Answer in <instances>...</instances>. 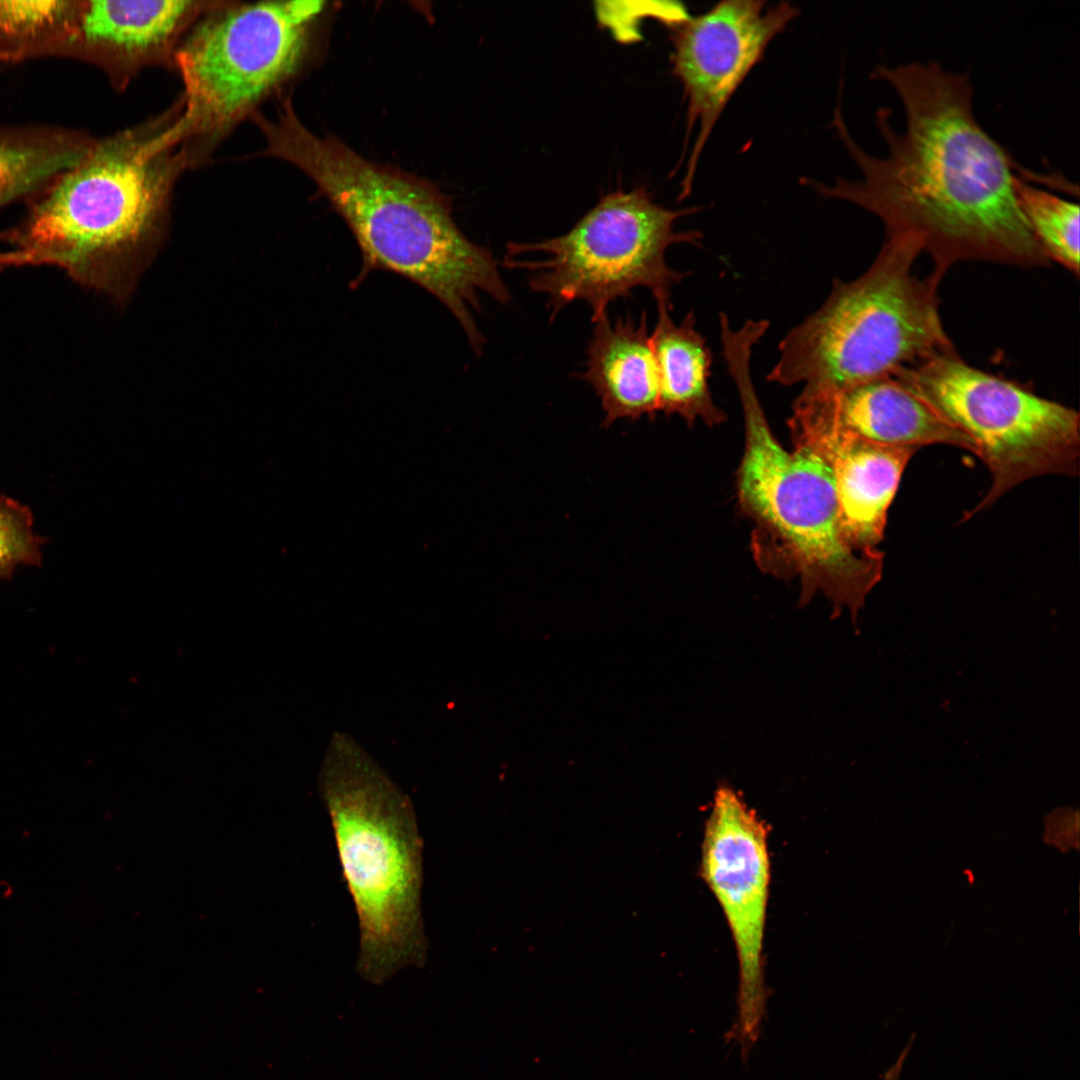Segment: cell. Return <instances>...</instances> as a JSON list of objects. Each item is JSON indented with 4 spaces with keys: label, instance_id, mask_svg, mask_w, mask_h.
I'll return each mask as SVG.
<instances>
[{
    "label": "cell",
    "instance_id": "cell-1",
    "mask_svg": "<svg viewBox=\"0 0 1080 1080\" xmlns=\"http://www.w3.org/2000/svg\"><path fill=\"white\" fill-rule=\"evenodd\" d=\"M871 76L896 91L905 130L896 131L892 110L880 107L875 120L887 154L871 155L854 140L837 106L832 125L861 178L805 184L824 199L873 213L887 235L919 240L933 259L932 273L941 278L958 261L1048 264L1015 191L1017 176L1031 170L1019 166L978 122L969 73L929 61L879 64Z\"/></svg>",
    "mask_w": 1080,
    "mask_h": 1080
},
{
    "label": "cell",
    "instance_id": "cell-2",
    "mask_svg": "<svg viewBox=\"0 0 1080 1080\" xmlns=\"http://www.w3.org/2000/svg\"><path fill=\"white\" fill-rule=\"evenodd\" d=\"M182 101L135 127L96 138L89 153L30 200L0 233V267L54 266L125 298L160 240L186 168Z\"/></svg>",
    "mask_w": 1080,
    "mask_h": 1080
},
{
    "label": "cell",
    "instance_id": "cell-3",
    "mask_svg": "<svg viewBox=\"0 0 1080 1080\" xmlns=\"http://www.w3.org/2000/svg\"><path fill=\"white\" fill-rule=\"evenodd\" d=\"M263 154L306 173L350 228L365 274L387 270L441 301L480 353L484 336L473 315L479 296L510 298L492 252L469 240L431 184L372 163L333 137H319L291 106L265 123Z\"/></svg>",
    "mask_w": 1080,
    "mask_h": 1080
},
{
    "label": "cell",
    "instance_id": "cell-4",
    "mask_svg": "<svg viewBox=\"0 0 1080 1080\" xmlns=\"http://www.w3.org/2000/svg\"><path fill=\"white\" fill-rule=\"evenodd\" d=\"M721 344L744 418L736 487L739 506L754 524V559L766 573L798 579L802 606L821 593L832 604L833 618L846 608L857 625L867 595L882 577L884 555L860 550L846 537L828 464L804 445L787 451L773 435L752 378L754 340L734 334Z\"/></svg>",
    "mask_w": 1080,
    "mask_h": 1080
},
{
    "label": "cell",
    "instance_id": "cell-5",
    "mask_svg": "<svg viewBox=\"0 0 1080 1080\" xmlns=\"http://www.w3.org/2000/svg\"><path fill=\"white\" fill-rule=\"evenodd\" d=\"M318 779L358 916L356 968L366 981L382 984L427 957L416 814L409 797L344 733L331 738Z\"/></svg>",
    "mask_w": 1080,
    "mask_h": 1080
},
{
    "label": "cell",
    "instance_id": "cell-6",
    "mask_svg": "<svg viewBox=\"0 0 1080 1080\" xmlns=\"http://www.w3.org/2000/svg\"><path fill=\"white\" fill-rule=\"evenodd\" d=\"M922 251L912 236L887 235L862 275L834 279L823 304L780 341L767 380L840 390L955 351L939 315L942 278L912 270Z\"/></svg>",
    "mask_w": 1080,
    "mask_h": 1080
},
{
    "label": "cell",
    "instance_id": "cell-7",
    "mask_svg": "<svg viewBox=\"0 0 1080 1080\" xmlns=\"http://www.w3.org/2000/svg\"><path fill=\"white\" fill-rule=\"evenodd\" d=\"M324 1H220L179 44L174 68L184 93L182 151L188 168L206 162L257 106L293 75Z\"/></svg>",
    "mask_w": 1080,
    "mask_h": 1080
},
{
    "label": "cell",
    "instance_id": "cell-8",
    "mask_svg": "<svg viewBox=\"0 0 1080 1080\" xmlns=\"http://www.w3.org/2000/svg\"><path fill=\"white\" fill-rule=\"evenodd\" d=\"M698 210L665 208L645 187L614 191L564 234L511 242L505 265L527 273L530 290L546 297L551 319L583 301L594 322L637 288L649 290L657 303L671 304L672 289L688 273L671 268L666 253L675 244L700 245L701 232L676 230L679 218Z\"/></svg>",
    "mask_w": 1080,
    "mask_h": 1080
},
{
    "label": "cell",
    "instance_id": "cell-9",
    "mask_svg": "<svg viewBox=\"0 0 1080 1080\" xmlns=\"http://www.w3.org/2000/svg\"><path fill=\"white\" fill-rule=\"evenodd\" d=\"M912 392L975 444L991 486L964 519L1031 478L1078 473L1076 410L965 363L955 351L896 371Z\"/></svg>",
    "mask_w": 1080,
    "mask_h": 1080
},
{
    "label": "cell",
    "instance_id": "cell-10",
    "mask_svg": "<svg viewBox=\"0 0 1080 1080\" xmlns=\"http://www.w3.org/2000/svg\"><path fill=\"white\" fill-rule=\"evenodd\" d=\"M700 872L728 923L738 960L736 1016L726 1032L746 1062L767 1014L763 944L769 897L767 830L729 785L715 791L706 820Z\"/></svg>",
    "mask_w": 1080,
    "mask_h": 1080
},
{
    "label": "cell",
    "instance_id": "cell-11",
    "mask_svg": "<svg viewBox=\"0 0 1080 1080\" xmlns=\"http://www.w3.org/2000/svg\"><path fill=\"white\" fill-rule=\"evenodd\" d=\"M798 15L790 2L725 0L672 25V72L686 100L687 135L696 130L680 199L691 191L700 155L729 100Z\"/></svg>",
    "mask_w": 1080,
    "mask_h": 1080
},
{
    "label": "cell",
    "instance_id": "cell-12",
    "mask_svg": "<svg viewBox=\"0 0 1080 1080\" xmlns=\"http://www.w3.org/2000/svg\"><path fill=\"white\" fill-rule=\"evenodd\" d=\"M788 426L794 445L807 446L832 470L848 540L860 550L877 549L902 474L919 449L855 437L800 395L794 401Z\"/></svg>",
    "mask_w": 1080,
    "mask_h": 1080
},
{
    "label": "cell",
    "instance_id": "cell-13",
    "mask_svg": "<svg viewBox=\"0 0 1080 1080\" xmlns=\"http://www.w3.org/2000/svg\"><path fill=\"white\" fill-rule=\"evenodd\" d=\"M219 2L83 0L74 32L58 58L94 65L122 91L146 67H174L184 36Z\"/></svg>",
    "mask_w": 1080,
    "mask_h": 1080
},
{
    "label": "cell",
    "instance_id": "cell-14",
    "mask_svg": "<svg viewBox=\"0 0 1080 1080\" xmlns=\"http://www.w3.org/2000/svg\"><path fill=\"white\" fill-rule=\"evenodd\" d=\"M838 427L860 439L886 445L921 448L943 444L977 456L973 441L894 376L865 381L840 390H804Z\"/></svg>",
    "mask_w": 1080,
    "mask_h": 1080
},
{
    "label": "cell",
    "instance_id": "cell-15",
    "mask_svg": "<svg viewBox=\"0 0 1080 1080\" xmlns=\"http://www.w3.org/2000/svg\"><path fill=\"white\" fill-rule=\"evenodd\" d=\"M593 324L585 370L578 377L599 397L604 411L602 425L653 417L659 412V386L646 313L638 320H611L606 314Z\"/></svg>",
    "mask_w": 1080,
    "mask_h": 1080
},
{
    "label": "cell",
    "instance_id": "cell-16",
    "mask_svg": "<svg viewBox=\"0 0 1080 1080\" xmlns=\"http://www.w3.org/2000/svg\"><path fill=\"white\" fill-rule=\"evenodd\" d=\"M671 304L657 303V322L650 334L659 386V412L677 414L692 425L700 419L713 426L726 415L714 403L709 378L712 353L696 328L693 312L680 323L670 314Z\"/></svg>",
    "mask_w": 1080,
    "mask_h": 1080
},
{
    "label": "cell",
    "instance_id": "cell-17",
    "mask_svg": "<svg viewBox=\"0 0 1080 1080\" xmlns=\"http://www.w3.org/2000/svg\"><path fill=\"white\" fill-rule=\"evenodd\" d=\"M96 138L50 124L0 125V210L31 200L77 165Z\"/></svg>",
    "mask_w": 1080,
    "mask_h": 1080
},
{
    "label": "cell",
    "instance_id": "cell-18",
    "mask_svg": "<svg viewBox=\"0 0 1080 1080\" xmlns=\"http://www.w3.org/2000/svg\"><path fill=\"white\" fill-rule=\"evenodd\" d=\"M83 0L0 1V67L58 58Z\"/></svg>",
    "mask_w": 1080,
    "mask_h": 1080
},
{
    "label": "cell",
    "instance_id": "cell-19",
    "mask_svg": "<svg viewBox=\"0 0 1080 1080\" xmlns=\"http://www.w3.org/2000/svg\"><path fill=\"white\" fill-rule=\"evenodd\" d=\"M1035 173L1018 175L1015 191L1035 239L1047 255L1079 273V205L1029 182Z\"/></svg>",
    "mask_w": 1080,
    "mask_h": 1080
},
{
    "label": "cell",
    "instance_id": "cell-20",
    "mask_svg": "<svg viewBox=\"0 0 1080 1080\" xmlns=\"http://www.w3.org/2000/svg\"><path fill=\"white\" fill-rule=\"evenodd\" d=\"M40 547L30 510L0 496V578L8 576L18 565L39 563Z\"/></svg>",
    "mask_w": 1080,
    "mask_h": 1080
},
{
    "label": "cell",
    "instance_id": "cell-21",
    "mask_svg": "<svg viewBox=\"0 0 1080 1080\" xmlns=\"http://www.w3.org/2000/svg\"><path fill=\"white\" fill-rule=\"evenodd\" d=\"M903 1066L899 1062L893 1064L884 1072L880 1080H901Z\"/></svg>",
    "mask_w": 1080,
    "mask_h": 1080
}]
</instances>
